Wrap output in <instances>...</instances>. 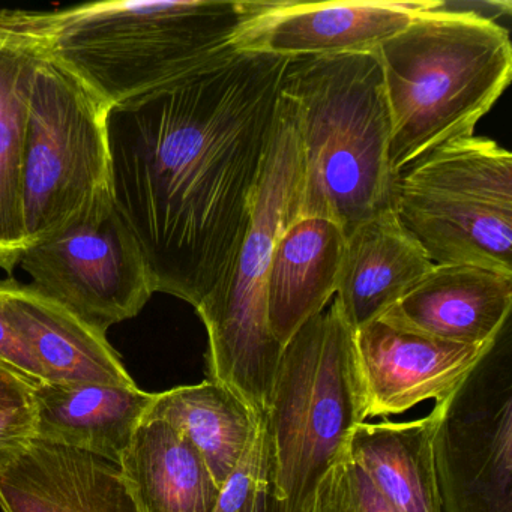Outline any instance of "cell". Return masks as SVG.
<instances>
[{
  "label": "cell",
  "instance_id": "3957f363",
  "mask_svg": "<svg viewBox=\"0 0 512 512\" xmlns=\"http://www.w3.org/2000/svg\"><path fill=\"white\" fill-rule=\"evenodd\" d=\"M109 109L151 94L235 52L239 2H100L10 10Z\"/></svg>",
  "mask_w": 512,
  "mask_h": 512
},
{
  "label": "cell",
  "instance_id": "9c48e42d",
  "mask_svg": "<svg viewBox=\"0 0 512 512\" xmlns=\"http://www.w3.org/2000/svg\"><path fill=\"white\" fill-rule=\"evenodd\" d=\"M19 265L35 290L104 337L136 317L155 293L139 242L113 199L29 245Z\"/></svg>",
  "mask_w": 512,
  "mask_h": 512
},
{
  "label": "cell",
  "instance_id": "ffe728a7",
  "mask_svg": "<svg viewBox=\"0 0 512 512\" xmlns=\"http://www.w3.org/2000/svg\"><path fill=\"white\" fill-rule=\"evenodd\" d=\"M439 409L409 422H362L347 452L364 470L392 512H442L433 440Z\"/></svg>",
  "mask_w": 512,
  "mask_h": 512
},
{
  "label": "cell",
  "instance_id": "2e32d148",
  "mask_svg": "<svg viewBox=\"0 0 512 512\" xmlns=\"http://www.w3.org/2000/svg\"><path fill=\"white\" fill-rule=\"evenodd\" d=\"M433 268L389 209L347 236L334 302L350 328L358 331L379 319Z\"/></svg>",
  "mask_w": 512,
  "mask_h": 512
},
{
  "label": "cell",
  "instance_id": "8992f818",
  "mask_svg": "<svg viewBox=\"0 0 512 512\" xmlns=\"http://www.w3.org/2000/svg\"><path fill=\"white\" fill-rule=\"evenodd\" d=\"M301 154L292 115L278 97L277 121L254 197L244 241L223 283L196 308L208 331L209 379L265 415L283 347L266 311V286L275 245L296 221Z\"/></svg>",
  "mask_w": 512,
  "mask_h": 512
},
{
  "label": "cell",
  "instance_id": "30bf717a",
  "mask_svg": "<svg viewBox=\"0 0 512 512\" xmlns=\"http://www.w3.org/2000/svg\"><path fill=\"white\" fill-rule=\"evenodd\" d=\"M500 335L460 386L436 403L442 512H512V365Z\"/></svg>",
  "mask_w": 512,
  "mask_h": 512
},
{
  "label": "cell",
  "instance_id": "9a60e30c",
  "mask_svg": "<svg viewBox=\"0 0 512 512\" xmlns=\"http://www.w3.org/2000/svg\"><path fill=\"white\" fill-rule=\"evenodd\" d=\"M0 304L40 362L46 382L137 386L107 337L31 284L0 280Z\"/></svg>",
  "mask_w": 512,
  "mask_h": 512
},
{
  "label": "cell",
  "instance_id": "6da1fadb",
  "mask_svg": "<svg viewBox=\"0 0 512 512\" xmlns=\"http://www.w3.org/2000/svg\"><path fill=\"white\" fill-rule=\"evenodd\" d=\"M289 59L232 52L107 116L113 200L155 292L199 307L244 241Z\"/></svg>",
  "mask_w": 512,
  "mask_h": 512
},
{
  "label": "cell",
  "instance_id": "44dd1931",
  "mask_svg": "<svg viewBox=\"0 0 512 512\" xmlns=\"http://www.w3.org/2000/svg\"><path fill=\"white\" fill-rule=\"evenodd\" d=\"M142 512H214L220 487L193 443L158 419L145 421L119 463Z\"/></svg>",
  "mask_w": 512,
  "mask_h": 512
},
{
  "label": "cell",
  "instance_id": "d4e9b609",
  "mask_svg": "<svg viewBox=\"0 0 512 512\" xmlns=\"http://www.w3.org/2000/svg\"><path fill=\"white\" fill-rule=\"evenodd\" d=\"M35 439L32 398L0 403V475L28 451Z\"/></svg>",
  "mask_w": 512,
  "mask_h": 512
},
{
  "label": "cell",
  "instance_id": "484cf974",
  "mask_svg": "<svg viewBox=\"0 0 512 512\" xmlns=\"http://www.w3.org/2000/svg\"><path fill=\"white\" fill-rule=\"evenodd\" d=\"M0 368L28 383L31 388L46 382L43 368L25 338L14 328L0 304Z\"/></svg>",
  "mask_w": 512,
  "mask_h": 512
},
{
  "label": "cell",
  "instance_id": "4316f807",
  "mask_svg": "<svg viewBox=\"0 0 512 512\" xmlns=\"http://www.w3.org/2000/svg\"><path fill=\"white\" fill-rule=\"evenodd\" d=\"M31 389L28 383L0 368V403L28 400L31 398Z\"/></svg>",
  "mask_w": 512,
  "mask_h": 512
},
{
  "label": "cell",
  "instance_id": "5bb4252c",
  "mask_svg": "<svg viewBox=\"0 0 512 512\" xmlns=\"http://www.w3.org/2000/svg\"><path fill=\"white\" fill-rule=\"evenodd\" d=\"M4 512H142L119 464L35 439L0 475Z\"/></svg>",
  "mask_w": 512,
  "mask_h": 512
},
{
  "label": "cell",
  "instance_id": "603a6c76",
  "mask_svg": "<svg viewBox=\"0 0 512 512\" xmlns=\"http://www.w3.org/2000/svg\"><path fill=\"white\" fill-rule=\"evenodd\" d=\"M269 493L271 457L262 415L241 458L221 485L214 512H269Z\"/></svg>",
  "mask_w": 512,
  "mask_h": 512
},
{
  "label": "cell",
  "instance_id": "277c9868",
  "mask_svg": "<svg viewBox=\"0 0 512 512\" xmlns=\"http://www.w3.org/2000/svg\"><path fill=\"white\" fill-rule=\"evenodd\" d=\"M373 55L382 70L395 176L434 149L473 136L512 77L509 32L446 2Z\"/></svg>",
  "mask_w": 512,
  "mask_h": 512
},
{
  "label": "cell",
  "instance_id": "4fadbf2b",
  "mask_svg": "<svg viewBox=\"0 0 512 512\" xmlns=\"http://www.w3.org/2000/svg\"><path fill=\"white\" fill-rule=\"evenodd\" d=\"M511 305L512 275L481 266L434 265L379 320L434 340L487 346L506 328Z\"/></svg>",
  "mask_w": 512,
  "mask_h": 512
},
{
  "label": "cell",
  "instance_id": "7c38bea8",
  "mask_svg": "<svg viewBox=\"0 0 512 512\" xmlns=\"http://www.w3.org/2000/svg\"><path fill=\"white\" fill-rule=\"evenodd\" d=\"M494 343L466 346L400 331L379 319L368 323L355 331L365 415H398L422 401L446 400Z\"/></svg>",
  "mask_w": 512,
  "mask_h": 512
},
{
  "label": "cell",
  "instance_id": "5b68a950",
  "mask_svg": "<svg viewBox=\"0 0 512 512\" xmlns=\"http://www.w3.org/2000/svg\"><path fill=\"white\" fill-rule=\"evenodd\" d=\"M365 419L355 331L332 302L281 352L265 413L269 512H310L320 481Z\"/></svg>",
  "mask_w": 512,
  "mask_h": 512
},
{
  "label": "cell",
  "instance_id": "7402d4cb",
  "mask_svg": "<svg viewBox=\"0 0 512 512\" xmlns=\"http://www.w3.org/2000/svg\"><path fill=\"white\" fill-rule=\"evenodd\" d=\"M259 418L236 392L208 379L199 385L158 392L145 421L167 422L187 437L221 488L241 458Z\"/></svg>",
  "mask_w": 512,
  "mask_h": 512
},
{
  "label": "cell",
  "instance_id": "ac0fdd59",
  "mask_svg": "<svg viewBox=\"0 0 512 512\" xmlns=\"http://www.w3.org/2000/svg\"><path fill=\"white\" fill-rule=\"evenodd\" d=\"M346 235L323 218L293 221L278 239L266 286L271 334L281 347L337 292Z\"/></svg>",
  "mask_w": 512,
  "mask_h": 512
},
{
  "label": "cell",
  "instance_id": "52a82bcc",
  "mask_svg": "<svg viewBox=\"0 0 512 512\" xmlns=\"http://www.w3.org/2000/svg\"><path fill=\"white\" fill-rule=\"evenodd\" d=\"M392 209L434 265L512 275V155L494 140L473 134L407 167Z\"/></svg>",
  "mask_w": 512,
  "mask_h": 512
},
{
  "label": "cell",
  "instance_id": "d6986e66",
  "mask_svg": "<svg viewBox=\"0 0 512 512\" xmlns=\"http://www.w3.org/2000/svg\"><path fill=\"white\" fill-rule=\"evenodd\" d=\"M40 38L0 11V268L8 274L25 253L22 166L26 116Z\"/></svg>",
  "mask_w": 512,
  "mask_h": 512
},
{
  "label": "cell",
  "instance_id": "e0dca14e",
  "mask_svg": "<svg viewBox=\"0 0 512 512\" xmlns=\"http://www.w3.org/2000/svg\"><path fill=\"white\" fill-rule=\"evenodd\" d=\"M154 397L139 386L43 382L31 389L35 434L119 464Z\"/></svg>",
  "mask_w": 512,
  "mask_h": 512
},
{
  "label": "cell",
  "instance_id": "cb8c5ba5",
  "mask_svg": "<svg viewBox=\"0 0 512 512\" xmlns=\"http://www.w3.org/2000/svg\"><path fill=\"white\" fill-rule=\"evenodd\" d=\"M310 512H392V509L346 452L320 481Z\"/></svg>",
  "mask_w": 512,
  "mask_h": 512
},
{
  "label": "cell",
  "instance_id": "8fae6325",
  "mask_svg": "<svg viewBox=\"0 0 512 512\" xmlns=\"http://www.w3.org/2000/svg\"><path fill=\"white\" fill-rule=\"evenodd\" d=\"M443 0L412 2H239L230 38L238 53L298 59L373 53Z\"/></svg>",
  "mask_w": 512,
  "mask_h": 512
},
{
  "label": "cell",
  "instance_id": "ba28073f",
  "mask_svg": "<svg viewBox=\"0 0 512 512\" xmlns=\"http://www.w3.org/2000/svg\"><path fill=\"white\" fill-rule=\"evenodd\" d=\"M109 112L85 82L41 44L23 148L22 209L28 247L62 232L97 203L113 199Z\"/></svg>",
  "mask_w": 512,
  "mask_h": 512
},
{
  "label": "cell",
  "instance_id": "7a4b0ae2",
  "mask_svg": "<svg viewBox=\"0 0 512 512\" xmlns=\"http://www.w3.org/2000/svg\"><path fill=\"white\" fill-rule=\"evenodd\" d=\"M280 98L301 154L296 220L332 221L347 238L392 209L391 122L373 53L289 59Z\"/></svg>",
  "mask_w": 512,
  "mask_h": 512
}]
</instances>
